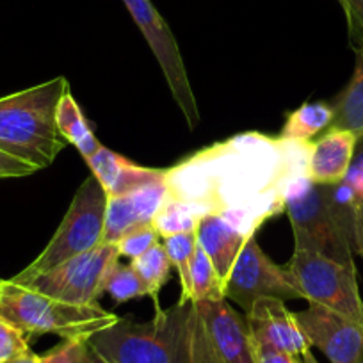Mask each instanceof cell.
Here are the masks:
<instances>
[{"instance_id": "obj_1", "label": "cell", "mask_w": 363, "mask_h": 363, "mask_svg": "<svg viewBox=\"0 0 363 363\" xmlns=\"http://www.w3.org/2000/svg\"><path fill=\"white\" fill-rule=\"evenodd\" d=\"M310 143L242 132L198 150L166 169L167 198L198 218L219 216L242 235L285 212V193L306 173Z\"/></svg>"}, {"instance_id": "obj_2", "label": "cell", "mask_w": 363, "mask_h": 363, "mask_svg": "<svg viewBox=\"0 0 363 363\" xmlns=\"http://www.w3.org/2000/svg\"><path fill=\"white\" fill-rule=\"evenodd\" d=\"M69 89L65 77L0 99V150L38 171L52 166L68 141L55 121L57 106Z\"/></svg>"}, {"instance_id": "obj_3", "label": "cell", "mask_w": 363, "mask_h": 363, "mask_svg": "<svg viewBox=\"0 0 363 363\" xmlns=\"http://www.w3.org/2000/svg\"><path fill=\"white\" fill-rule=\"evenodd\" d=\"M193 303L182 301L160 310L148 323L120 319L87 338L111 363H193L191 362Z\"/></svg>"}, {"instance_id": "obj_4", "label": "cell", "mask_w": 363, "mask_h": 363, "mask_svg": "<svg viewBox=\"0 0 363 363\" xmlns=\"http://www.w3.org/2000/svg\"><path fill=\"white\" fill-rule=\"evenodd\" d=\"M0 315L27 337L54 333L65 340H87L120 320V317L104 310L99 303L69 305L13 280H2L0 284Z\"/></svg>"}, {"instance_id": "obj_5", "label": "cell", "mask_w": 363, "mask_h": 363, "mask_svg": "<svg viewBox=\"0 0 363 363\" xmlns=\"http://www.w3.org/2000/svg\"><path fill=\"white\" fill-rule=\"evenodd\" d=\"M285 212L292 225L296 250L313 253L356 269L352 237L331 211L323 186L299 173L285 193Z\"/></svg>"}, {"instance_id": "obj_6", "label": "cell", "mask_w": 363, "mask_h": 363, "mask_svg": "<svg viewBox=\"0 0 363 363\" xmlns=\"http://www.w3.org/2000/svg\"><path fill=\"white\" fill-rule=\"evenodd\" d=\"M106 205L107 193L100 186V182L91 174L77 189L61 225L55 230L47 247L38 255L33 264L27 265L11 280L16 284H26L38 274H43L68 262L69 258L102 244Z\"/></svg>"}, {"instance_id": "obj_7", "label": "cell", "mask_w": 363, "mask_h": 363, "mask_svg": "<svg viewBox=\"0 0 363 363\" xmlns=\"http://www.w3.org/2000/svg\"><path fill=\"white\" fill-rule=\"evenodd\" d=\"M193 363H258L246 317L226 298L193 303Z\"/></svg>"}, {"instance_id": "obj_8", "label": "cell", "mask_w": 363, "mask_h": 363, "mask_svg": "<svg viewBox=\"0 0 363 363\" xmlns=\"http://www.w3.org/2000/svg\"><path fill=\"white\" fill-rule=\"evenodd\" d=\"M287 269L306 301L326 306L363 326V299L359 296L356 269L296 247Z\"/></svg>"}, {"instance_id": "obj_9", "label": "cell", "mask_w": 363, "mask_h": 363, "mask_svg": "<svg viewBox=\"0 0 363 363\" xmlns=\"http://www.w3.org/2000/svg\"><path fill=\"white\" fill-rule=\"evenodd\" d=\"M225 298L237 303L244 313L262 298L280 301L305 299L291 271L274 264L264 253L255 235L244 242L230 269L225 280Z\"/></svg>"}, {"instance_id": "obj_10", "label": "cell", "mask_w": 363, "mask_h": 363, "mask_svg": "<svg viewBox=\"0 0 363 363\" xmlns=\"http://www.w3.org/2000/svg\"><path fill=\"white\" fill-rule=\"evenodd\" d=\"M118 260L120 251L116 244L102 242L20 285L69 305H93L102 298L104 278Z\"/></svg>"}, {"instance_id": "obj_11", "label": "cell", "mask_w": 363, "mask_h": 363, "mask_svg": "<svg viewBox=\"0 0 363 363\" xmlns=\"http://www.w3.org/2000/svg\"><path fill=\"white\" fill-rule=\"evenodd\" d=\"M123 4L127 6L128 13L145 36L148 47L152 48L153 55L166 77L171 95L186 116L187 125L189 128H196V125L200 123L196 96L193 93L186 65H184L180 48H178L169 26L164 22V18L150 0H123Z\"/></svg>"}, {"instance_id": "obj_12", "label": "cell", "mask_w": 363, "mask_h": 363, "mask_svg": "<svg viewBox=\"0 0 363 363\" xmlns=\"http://www.w3.org/2000/svg\"><path fill=\"white\" fill-rule=\"evenodd\" d=\"M294 315L310 347L324 352L331 363H363L362 324L313 303Z\"/></svg>"}, {"instance_id": "obj_13", "label": "cell", "mask_w": 363, "mask_h": 363, "mask_svg": "<svg viewBox=\"0 0 363 363\" xmlns=\"http://www.w3.org/2000/svg\"><path fill=\"white\" fill-rule=\"evenodd\" d=\"M244 317L253 338L260 344L271 345L294 358L312 349L296 315L285 306V301L262 298L253 303Z\"/></svg>"}, {"instance_id": "obj_14", "label": "cell", "mask_w": 363, "mask_h": 363, "mask_svg": "<svg viewBox=\"0 0 363 363\" xmlns=\"http://www.w3.org/2000/svg\"><path fill=\"white\" fill-rule=\"evenodd\" d=\"M356 138L349 130L330 128L317 141L310 143L306 177L317 186H333L344 182L354 157Z\"/></svg>"}, {"instance_id": "obj_15", "label": "cell", "mask_w": 363, "mask_h": 363, "mask_svg": "<svg viewBox=\"0 0 363 363\" xmlns=\"http://www.w3.org/2000/svg\"><path fill=\"white\" fill-rule=\"evenodd\" d=\"M196 235L198 244L203 247L207 257L211 258L219 278L223 280V285H225V280L228 278V272L235 262L237 255L250 237L242 235L239 230L233 228L219 216L201 218Z\"/></svg>"}, {"instance_id": "obj_16", "label": "cell", "mask_w": 363, "mask_h": 363, "mask_svg": "<svg viewBox=\"0 0 363 363\" xmlns=\"http://www.w3.org/2000/svg\"><path fill=\"white\" fill-rule=\"evenodd\" d=\"M354 52V73H352L351 82L331 104L333 121H331L330 128L349 130L356 138H359V135H363V45Z\"/></svg>"}, {"instance_id": "obj_17", "label": "cell", "mask_w": 363, "mask_h": 363, "mask_svg": "<svg viewBox=\"0 0 363 363\" xmlns=\"http://www.w3.org/2000/svg\"><path fill=\"white\" fill-rule=\"evenodd\" d=\"M333 121V107L328 102H306L292 111L278 138L292 143H312L315 135L328 130Z\"/></svg>"}, {"instance_id": "obj_18", "label": "cell", "mask_w": 363, "mask_h": 363, "mask_svg": "<svg viewBox=\"0 0 363 363\" xmlns=\"http://www.w3.org/2000/svg\"><path fill=\"white\" fill-rule=\"evenodd\" d=\"M55 121H57V128L62 138L79 150L84 160L93 155L102 146L99 139H96V135L93 134V130H91L86 116L82 114L79 104L75 102L69 89L66 91L61 102H59Z\"/></svg>"}, {"instance_id": "obj_19", "label": "cell", "mask_w": 363, "mask_h": 363, "mask_svg": "<svg viewBox=\"0 0 363 363\" xmlns=\"http://www.w3.org/2000/svg\"><path fill=\"white\" fill-rule=\"evenodd\" d=\"M171 265L177 269L178 280H180L182 301H191V265H193L194 253L198 247L196 232L177 233V235L164 237L162 242Z\"/></svg>"}, {"instance_id": "obj_20", "label": "cell", "mask_w": 363, "mask_h": 363, "mask_svg": "<svg viewBox=\"0 0 363 363\" xmlns=\"http://www.w3.org/2000/svg\"><path fill=\"white\" fill-rule=\"evenodd\" d=\"M100 291L102 294H109L118 305L130 301V299L152 298L148 287L139 278L138 272L132 269V265L120 264V260L107 271Z\"/></svg>"}, {"instance_id": "obj_21", "label": "cell", "mask_w": 363, "mask_h": 363, "mask_svg": "<svg viewBox=\"0 0 363 363\" xmlns=\"http://www.w3.org/2000/svg\"><path fill=\"white\" fill-rule=\"evenodd\" d=\"M225 298V285L203 247L198 244L191 265V303Z\"/></svg>"}, {"instance_id": "obj_22", "label": "cell", "mask_w": 363, "mask_h": 363, "mask_svg": "<svg viewBox=\"0 0 363 363\" xmlns=\"http://www.w3.org/2000/svg\"><path fill=\"white\" fill-rule=\"evenodd\" d=\"M130 265L138 272L139 278L145 281L152 298L157 299V294L166 285V281L169 280L171 269H173L162 244H155V246H152L143 255L132 258Z\"/></svg>"}, {"instance_id": "obj_23", "label": "cell", "mask_w": 363, "mask_h": 363, "mask_svg": "<svg viewBox=\"0 0 363 363\" xmlns=\"http://www.w3.org/2000/svg\"><path fill=\"white\" fill-rule=\"evenodd\" d=\"M138 226L143 225L127 194H111V196H107L102 242L116 244L125 233L138 228Z\"/></svg>"}, {"instance_id": "obj_24", "label": "cell", "mask_w": 363, "mask_h": 363, "mask_svg": "<svg viewBox=\"0 0 363 363\" xmlns=\"http://www.w3.org/2000/svg\"><path fill=\"white\" fill-rule=\"evenodd\" d=\"M152 225L155 226L159 235L164 239V237L177 235V233L198 232L200 218L184 203L167 198L166 203L162 205V208L153 218Z\"/></svg>"}, {"instance_id": "obj_25", "label": "cell", "mask_w": 363, "mask_h": 363, "mask_svg": "<svg viewBox=\"0 0 363 363\" xmlns=\"http://www.w3.org/2000/svg\"><path fill=\"white\" fill-rule=\"evenodd\" d=\"M125 157L120 153L113 152V150L106 148V146H100L95 153L91 157H87L86 162L89 166L91 174L100 182V186L104 187L107 194L113 191L114 184H116L118 177H120V171L125 164Z\"/></svg>"}, {"instance_id": "obj_26", "label": "cell", "mask_w": 363, "mask_h": 363, "mask_svg": "<svg viewBox=\"0 0 363 363\" xmlns=\"http://www.w3.org/2000/svg\"><path fill=\"white\" fill-rule=\"evenodd\" d=\"M159 239H162V237L159 235L155 226L143 225L130 230L128 233H125V235L118 240L116 246L118 251H120V257H127L132 260V258L139 257V255H143L145 251H148L152 246L159 244Z\"/></svg>"}, {"instance_id": "obj_27", "label": "cell", "mask_w": 363, "mask_h": 363, "mask_svg": "<svg viewBox=\"0 0 363 363\" xmlns=\"http://www.w3.org/2000/svg\"><path fill=\"white\" fill-rule=\"evenodd\" d=\"M27 351H29V337L0 315V363H8L9 359Z\"/></svg>"}, {"instance_id": "obj_28", "label": "cell", "mask_w": 363, "mask_h": 363, "mask_svg": "<svg viewBox=\"0 0 363 363\" xmlns=\"http://www.w3.org/2000/svg\"><path fill=\"white\" fill-rule=\"evenodd\" d=\"M87 340L82 338H68L62 340L57 347L41 356V363H84Z\"/></svg>"}, {"instance_id": "obj_29", "label": "cell", "mask_w": 363, "mask_h": 363, "mask_svg": "<svg viewBox=\"0 0 363 363\" xmlns=\"http://www.w3.org/2000/svg\"><path fill=\"white\" fill-rule=\"evenodd\" d=\"M347 20L349 43L352 50L363 45V0H338Z\"/></svg>"}, {"instance_id": "obj_30", "label": "cell", "mask_w": 363, "mask_h": 363, "mask_svg": "<svg viewBox=\"0 0 363 363\" xmlns=\"http://www.w3.org/2000/svg\"><path fill=\"white\" fill-rule=\"evenodd\" d=\"M344 182L352 189L356 201L363 203V135H359L356 141L354 157H352L351 167Z\"/></svg>"}, {"instance_id": "obj_31", "label": "cell", "mask_w": 363, "mask_h": 363, "mask_svg": "<svg viewBox=\"0 0 363 363\" xmlns=\"http://www.w3.org/2000/svg\"><path fill=\"white\" fill-rule=\"evenodd\" d=\"M36 167L0 150V178H20L36 173Z\"/></svg>"}, {"instance_id": "obj_32", "label": "cell", "mask_w": 363, "mask_h": 363, "mask_svg": "<svg viewBox=\"0 0 363 363\" xmlns=\"http://www.w3.org/2000/svg\"><path fill=\"white\" fill-rule=\"evenodd\" d=\"M255 352H257L258 363H296L294 356L278 351L267 344H260L257 340H255Z\"/></svg>"}, {"instance_id": "obj_33", "label": "cell", "mask_w": 363, "mask_h": 363, "mask_svg": "<svg viewBox=\"0 0 363 363\" xmlns=\"http://www.w3.org/2000/svg\"><path fill=\"white\" fill-rule=\"evenodd\" d=\"M352 247L354 253L363 258V203L356 205L354 211V230H352Z\"/></svg>"}, {"instance_id": "obj_34", "label": "cell", "mask_w": 363, "mask_h": 363, "mask_svg": "<svg viewBox=\"0 0 363 363\" xmlns=\"http://www.w3.org/2000/svg\"><path fill=\"white\" fill-rule=\"evenodd\" d=\"M84 363H111V362L102 354V352L96 351V349L87 342L86 354H84Z\"/></svg>"}, {"instance_id": "obj_35", "label": "cell", "mask_w": 363, "mask_h": 363, "mask_svg": "<svg viewBox=\"0 0 363 363\" xmlns=\"http://www.w3.org/2000/svg\"><path fill=\"white\" fill-rule=\"evenodd\" d=\"M8 363H41V356L34 354V352L29 349V351L23 352V354H20V356H16V358L9 359Z\"/></svg>"}, {"instance_id": "obj_36", "label": "cell", "mask_w": 363, "mask_h": 363, "mask_svg": "<svg viewBox=\"0 0 363 363\" xmlns=\"http://www.w3.org/2000/svg\"><path fill=\"white\" fill-rule=\"evenodd\" d=\"M296 363H319V362H317V358L313 356L312 351H306L303 352V354L296 356Z\"/></svg>"}, {"instance_id": "obj_37", "label": "cell", "mask_w": 363, "mask_h": 363, "mask_svg": "<svg viewBox=\"0 0 363 363\" xmlns=\"http://www.w3.org/2000/svg\"><path fill=\"white\" fill-rule=\"evenodd\" d=\"M0 284H2V278H0Z\"/></svg>"}]
</instances>
